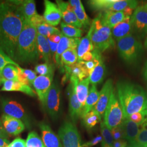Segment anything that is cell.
<instances>
[{
  "label": "cell",
  "instance_id": "obj_1",
  "mask_svg": "<svg viewBox=\"0 0 147 147\" xmlns=\"http://www.w3.org/2000/svg\"><path fill=\"white\" fill-rule=\"evenodd\" d=\"M25 20L19 5L11 1H0V47L13 60Z\"/></svg>",
  "mask_w": 147,
  "mask_h": 147
},
{
  "label": "cell",
  "instance_id": "obj_2",
  "mask_svg": "<svg viewBox=\"0 0 147 147\" xmlns=\"http://www.w3.org/2000/svg\"><path fill=\"white\" fill-rule=\"evenodd\" d=\"M117 96L124 118L147 110V94L141 86L127 81L117 84Z\"/></svg>",
  "mask_w": 147,
  "mask_h": 147
},
{
  "label": "cell",
  "instance_id": "obj_3",
  "mask_svg": "<svg viewBox=\"0 0 147 147\" xmlns=\"http://www.w3.org/2000/svg\"><path fill=\"white\" fill-rule=\"evenodd\" d=\"M37 34L36 27L25 20L18 39L15 60L22 63L37 61L39 57L37 49Z\"/></svg>",
  "mask_w": 147,
  "mask_h": 147
},
{
  "label": "cell",
  "instance_id": "obj_4",
  "mask_svg": "<svg viewBox=\"0 0 147 147\" xmlns=\"http://www.w3.org/2000/svg\"><path fill=\"white\" fill-rule=\"evenodd\" d=\"M92 29V42L94 50L102 53L115 47V40L111 28L102 24L100 14L94 18L90 25Z\"/></svg>",
  "mask_w": 147,
  "mask_h": 147
},
{
  "label": "cell",
  "instance_id": "obj_5",
  "mask_svg": "<svg viewBox=\"0 0 147 147\" xmlns=\"http://www.w3.org/2000/svg\"><path fill=\"white\" fill-rule=\"evenodd\" d=\"M117 47L121 58L130 64L136 62L143 51L142 43L132 34L118 40Z\"/></svg>",
  "mask_w": 147,
  "mask_h": 147
},
{
  "label": "cell",
  "instance_id": "obj_6",
  "mask_svg": "<svg viewBox=\"0 0 147 147\" xmlns=\"http://www.w3.org/2000/svg\"><path fill=\"white\" fill-rule=\"evenodd\" d=\"M104 123L110 130L120 125L124 118L120 102L113 90L104 115Z\"/></svg>",
  "mask_w": 147,
  "mask_h": 147
},
{
  "label": "cell",
  "instance_id": "obj_7",
  "mask_svg": "<svg viewBox=\"0 0 147 147\" xmlns=\"http://www.w3.org/2000/svg\"><path fill=\"white\" fill-rule=\"evenodd\" d=\"M92 9L95 11H123L126 7L136 9L138 2L135 0H91L87 2Z\"/></svg>",
  "mask_w": 147,
  "mask_h": 147
},
{
  "label": "cell",
  "instance_id": "obj_8",
  "mask_svg": "<svg viewBox=\"0 0 147 147\" xmlns=\"http://www.w3.org/2000/svg\"><path fill=\"white\" fill-rule=\"evenodd\" d=\"M58 136L63 147H83L80 133L72 121L63 123L58 130Z\"/></svg>",
  "mask_w": 147,
  "mask_h": 147
},
{
  "label": "cell",
  "instance_id": "obj_9",
  "mask_svg": "<svg viewBox=\"0 0 147 147\" xmlns=\"http://www.w3.org/2000/svg\"><path fill=\"white\" fill-rule=\"evenodd\" d=\"M51 119L57 120L61 113V94L59 86L57 82H53L47 94L45 107Z\"/></svg>",
  "mask_w": 147,
  "mask_h": 147
},
{
  "label": "cell",
  "instance_id": "obj_10",
  "mask_svg": "<svg viewBox=\"0 0 147 147\" xmlns=\"http://www.w3.org/2000/svg\"><path fill=\"white\" fill-rule=\"evenodd\" d=\"M1 104L4 114L22 121L27 129L31 127L30 118L20 103L9 99H2Z\"/></svg>",
  "mask_w": 147,
  "mask_h": 147
},
{
  "label": "cell",
  "instance_id": "obj_11",
  "mask_svg": "<svg viewBox=\"0 0 147 147\" xmlns=\"http://www.w3.org/2000/svg\"><path fill=\"white\" fill-rule=\"evenodd\" d=\"M132 33L138 38H143L147 35V11L142 5H139L131 16Z\"/></svg>",
  "mask_w": 147,
  "mask_h": 147
},
{
  "label": "cell",
  "instance_id": "obj_12",
  "mask_svg": "<svg viewBox=\"0 0 147 147\" xmlns=\"http://www.w3.org/2000/svg\"><path fill=\"white\" fill-rule=\"evenodd\" d=\"M70 83L68 87L69 96V112L71 121L75 124L81 117L83 108L80 102L76 93V86L79 82L78 79H70Z\"/></svg>",
  "mask_w": 147,
  "mask_h": 147
},
{
  "label": "cell",
  "instance_id": "obj_13",
  "mask_svg": "<svg viewBox=\"0 0 147 147\" xmlns=\"http://www.w3.org/2000/svg\"><path fill=\"white\" fill-rule=\"evenodd\" d=\"M53 75H39L32 84L38 99L44 108L45 107L47 94L53 84Z\"/></svg>",
  "mask_w": 147,
  "mask_h": 147
},
{
  "label": "cell",
  "instance_id": "obj_14",
  "mask_svg": "<svg viewBox=\"0 0 147 147\" xmlns=\"http://www.w3.org/2000/svg\"><path fill=\"white\" fill-rule=\"evenodd\" d=\"M113 90V81L111 79H108L99 92V100L93 109L99 115L101 118L104 117L105 110Z\"/></svg>",
  "mask_w": 147,
  "mask_h": 147
},
{
  "label": "cell",
  "instance_id": "obj_15",
  "mask_svg": "<svg viewBox=\"0 0 147 147\" xmlns=\"http://www.w3.org/2000/svg\"><path fill=\"white\" fill-rule=\"evenodd\" d=\"M56 2L61 11L64 22L81 29L83 26L78 20L74 13L73 7L68 2L57 0L56 1Z\"/></svg>",
  "mask_w": 147,
  "mask_h": 147
},
{
  "label": "cell",
  "instance_id": "obj_16",
  "mask_svg": "<svg viewBox=\"0 0 147 147\" xmlns=\"http://www.w3.org/2000/svg\"><path fill=\"white\" fill-rule=\"evenodd\" d=\"M1 120L5 131L9 136H17L25 129L26 126L24 123L16 118L3 114Z\"/></svg>",
  "mask_w": 147,
  "mask_h": 147
},
{
  "label": "cell",
  "instance_id": "obj_17",
  "mask_svg": "<svg viewBox=\"0 0 147 147\" xmlns=\"http://www.w3.org/2000/svg\"><path fill=\"white\" fill-rule=\"evenodd\" d=\"M38 126L41 131L42 139L45 147H63L59 137L53 131L49 124L44 121H41Z\"/></svg>",
  "mask_w": 147,
  "mask_h": 147
},
{
  "label": "cell",
  "instance_id": "obj_18",
  "mask_svg": "<svg viewBox=\"0 0 147 147\" xmlns=\"http://www.w3.org/2000/svg\"><path fill=\"white\" fill-rule=\"evenodd\" d=\"M45 10L43 17L49 25L55 27L60 23L62 18L61 11L57 5L49 0L44 1Z\"/></svg>",
  "mask_w": 147,
  "mask_h": 147
},
{
  "label": "cell",
  "instance_id": "obj_19",
  "mask_svg": "<svg viewBox=\"0 0 147 147\" xmlns=\"http://www.w3.org/2000/svg\"><path fill=\"white\" fill-rule=\"evenodd\" d=\"M64 70L65 73V81L68 79H75L81 81L89 77V73L83 61H78L70 66H64Z\"/></svg>",
  "mask_w": 147,
  "mask_h": 147
},
{
  "label": "cell",
  "instance_id": "obj_20",
  "mask_svg": "<svg viewBox=\"0 0 147 147\" xmlns=\"http://www.w3.org/2000/svg\"><path fill=\"white\" fill-rule=\"evenodd\" d=\"M81 38H70L62 35L60 42L58 44L57 50L56 53L54 61L56 65L61 69V57L63 53L69 49H77Z\"/></svg>",
  "mask_w": 147,
  "mask_h": 147
},
{
  "label": "cell",
  "instance_id": "obj_21",
  "mask_svg": "<svg viewBox=\"0 0 147 147\" xmlns=\"http://www.w3.org/2000/svg\"><path fill=\"white\" fill-rule=\"evenodd\" d=\"M124 132V140L131 146L136 139L138 133L141 130V126L127 118H124L121 123Z\"/></svg>",
  "mask_w": 147,
  "mask_h": 147
},
{
  "label": "cell",
  "instance_id": "obj_22",
  "mask_svg": "<svg viewBox=\"0 0 147 147\" xmlns=\"http://www.w3.org/2000/svg\"><path fill=\"white\" fill-rule=\"evenodd\" d=\"M2 92H20L31 97H34L36 93L31 87L20 81L7 80L5 79L2 87L0 90Z\"/></svg>",
  "mask_w": 147,
  "mask_h": 147
},
{
  "label": "cell",
  "instance_id": "obj_23",
  "mask_svg": "<svg viewBox=\"0 0 147 147\" xmlns=\"http://www.w3.org/2000/svg\"><path fill=\"white\" fill-rule=\"evenodd\" d=\"M99 14L102 24L111 29L123 21L125 18L123 11H106L100 12Z\"/></svg>",
  "mask_w": 147,
  "mask_h": 147
},
{
  "label": "cell",
  "instance_id": "obj_24",
  "mask_svg": "<svg viewBox=\"0 0 147 147\" xmlns=\"http://www.w3.org/2000/svg\"><path fill=\"white\" fill-rule=\"evenodd\" d=\"M112 36L117 41L132 33L131 16H126L123 21L111 29Z\"/></svg>",
  "mask_w": 147,
  "mask_h": 147
},
{
  "label": "cell",
  "instance_id": "obj_25",
  "mask_svg": "<svg viewBox=\"0 0 147 147\" xmlns=\"http://www.w3.org/2000/svg\"><path fill=\"white\" fill-rule=\"evenodd\" d=\"M69 4L73 7L75 14L80 22L84 28L89 26L90 24V19L87 15L84 7L80 0H70Z\"/></svg>",
  "mask_w": 147,
  "mask_h": 147
},
{
  "label": "cell",
  "instance_id": "obj_26",
  "mask_svg": "<svg viewBox=\"0 0 147 147\" xmlns=\"http://www.w3.org/2000/svg\"><path fill=\"white\" fill-rule=\"evenodd\" d=\"M92 29L89 27V30L87 34L81 38L78 47L77 48V53L78 56V61H80L83 56L86 53L92 52L94 50V47L92 42Z\"/></svg>",
  "mask_w": 147,
  "mask_h": 147
},
{
  "label": "cell",
  "instance_id": "obj_27",
  "mask_svg": "<svg viewBox=\"0 0 147 147\" xmlns=\"http://www.w3.org/2000/svg\"><path fill=\"white\" fill-rule=\"evenodd\" d=\"M15 5L19 6L22 14L25 20L27 21H28L33 16L38 14L36 10V3L33 0L16 1Z\"/></svg>",
  "mask_w": 147,
  "mask_h": 147
},
{
  "label": "cell",
  "instance_id": "obj_28",
  "mask_svg": "<svg viewBox=\"0 0 147 147\" xmlns=\"http://www.w3.org/2000/svg\"><path fill=\"white\" fill-rule=\"evenodd\" d=\"M37 41V49L39 56H40L45 63H50L51 55L47 38L38 33Z\"/></svg>",
  "mask_w": 147,
  "mask_h": 147
},
{
  "label": "cell",
  "instance_id": "obj_29",
  "mask_svg": "<svg viewBox=\"0 0 147 147\" xmlns=\"http://www.w3.org/2000/svg\"><path fill=\"white\" fill-rule=\"evenodd\" d=\"M99 98V92L98 90L95 85H92L89 89V93L84 104L81 117L94 109L95 106L98 101Z\"/></svg>",
  "mask_w": 147,
  "mask_h": 147
},
{
  "label": "cell",
  "instance_id": "obj_30",
  "mask_svg": "<svg viewBox=\"0 0 147 147\" xmlns=\"http://www.w3.org/2000/svg\"><path fill=\"white\" fill-rule=\"evenodd\" d=\"M89 78L79 81L76 86V93L80 102L84 109V104L89 93Z\"/></svg>",
  "mask_w": 147,
  "mask_h": 147
},
{
  "label": "cell",
  "instance_id": "obj_31",
  "mask_svg": "<svg viewBox=\"0 0 147 147\" xmlns=\"http://www.w3.org/2000/svg\"><path fill=\"white\" fill-rule=\"evenodd\" d=\"M77 49H69L63 53L61 57V70H64V66H70L78 62Z\"/></svg>",
  "mask_w": 147,
  "mask_h": 147
},
{
  "label": "cell",
  "instance_id": "obj_32",
  "mask_svg": "<svg viewBox=\"0 0 147 147\" xmlns=\"http://www.w3.org/2000/svg\"><path fill=\"white\" fill-rule=\"evenodd\" d=\"M105 74V65L102 58H101L99 63L95 67L93 72L89 76L90 84L92 85L100 84L104 80Z\"/></svg>",
  "mask_w": 147,
  "mask_h": 147
},
{
  "label": "cell",
  "instance_id": "obj_33",
  "mask_svg": "<svg viewBox=\"0 0 147 147\" xmlns=\"http://www.w3.org/2000/svg\"><path fill=\"white\" fill-rule=\"evenodd\" d=\"M83 125L87 130L93 129L96 124L101 121L99 115L93 109L82 117Z\"/></svg>",
  "mask_w": 147,
  "mask_h": 147
},
{
  "label": "cell",
  "instance_id": "obj_34",
  "mask_svg": "<svg viewBox=\"0 0 147 147\" xmlns=\"http://www.w3.org/2000/svg\"><path fill=\"white\" fill-rule=\"evenodd\" d=\"M62 34L63 36L70 38H81L82 36V30L76 27L65 24L62 22L61 24Z\"/></svg>",
  "mask_w": 147,
  "mask_h": 147
},
{
  "label": "cell",
  "instance_id": "obj_35",
  "mask_svg": "<svg viewBox=\"0 0 147 147\" xmlns=\"http://www.w3.org/2000/svg\"><path fill=\"white\" fill-rule=\"evenodd\" d=\"M100 131L102 137V147H113L115 141L111 131L105 125L103 121L100 122Z\"/></svg>",
  "mask_w": 147,
  "mask_h": 147
},
{
  "label": "cell",
  "instance_id": "obj_36",
  "mask_svg": "<svg viewBox=\"0 0 147 147\" xmlns=\"http://www.w3.org/2000/svg\"><path fill=\"white\" fill-rule=\"evenodd\" d=\"M36 28L38 34L46 38H49L54 34H60L62 33L58 28L49 25L46 22L39 25Z\"/></svg>",
  "mask_w": 147,
  "mask_h": 147
},
{
  "label": "cell",
  "instance_id": "obj_37",
  "mask_svg": "<svg viewBox=\"0 0 147 147\" xmlns=\"http://www.w3.org/2000/svg\"><path fill=\"white\" fill-rule=\"evenodd\" d=\"M2 74L3 79L5 80L19 81L18 68L14 65L9 64L5 66L2 70Z\"/></svg>",
  "mask_w": 147,
  "mask_h": 147
},
{
  "label": "cell",
  "instance_id": "obj_38",
  "mask_svg": "<svg viewBox=\"0 0 147 147\" xmlns=\"http://www.w3.org/2000/svg\"><path fill=\"white\" fill-rule=\"evenodd\" d=\"M26 147H45L42 138L36 131L30 132L27 138Z\"/></svg>",
  "mask_w": 147,
  "mask_h": 147
},
{
  "label": "cell",
  "instance_id": "obj_39",
  "mask_svg": "<svg viewBox=\"0 0 147 147\" xmlns=\"http://www.w3.org/2000/svg\"><path fill=\"white\" fill-rule=\"evenodd\" d=\"M55 65L51 63H42L38 64L35 67V71L37 73L42 76L53 75L55 71Z\"/></svg>",
  "mask_w": 147,
  "mask_h": 147
},
{
  "label": "cell",
  "instance_id": "obj_40",
  "mask_svg": "<svg viewBox=\"0 0 147 147\" xmlns=\"http://www.w3.org/2000/svg\"><path fill=\"white\" fill-rule=\"evenodd\" d=\"M147 147V126L141 129L134 143L131 146L128 147Z\"/></svg>",
  "mask_w": 147,
  "mask_h": 147
},
{
  "label": "cell",
  "instance_id": "obj_41",
  "mask_svg": "<svg viewBox=\"0 0 147 147\" xmlns=\"http://www.w3.org/2000/svg\"><path fill=\"white\" fill-rule=\"evenodd\" d=\"M11 64L16 67H20L19 64L14 61L0 47V69L2 70L7 65Z\"/></svg>",
  "mask_w": 147,
  "mask_h": 147
},
{
  "label": "cell",
  "instance_id": "obj_42",
  "mask_svg": "<svg viewBox=\"0 0 147 147\" xmlns=\"http://www.w3.org/2000/svg\"><path fill=\"white\" fill-rule=\"evenodd\" d=\"M18 68L19 69V71L24 75L25 78L28 80L30 84H32L33 81L37 78L36 73L30 69L22 68L20 67H19Z\"/></svg>",
  "mask_w": 147,
  "mask_h": 147
},
{
  "label": "cell",
  "instance_id": "obj_43",
  "mask_svg": "<svg viewBox=\"0 0 147 147\" xmlns=\"http://www.w3.org/2000/svg\"><path fill=\"white\" fill-rule=\"evenodd\" d=\"M111 131L115 141L120 140H124V132L121 126V124L120 125L115 127Z\"/></svg>",
  "mask_w": 147,
  "mask_h": 147
},
{
  "label": "cell",
  "instance_id": "obj_44",
  "mask_svg": "<svg viewBox=\"0 0 147 147\" xmlns=\"http://www.w3.org/2000/svg\"><path fill=\"white\" fill-rule=\"evenodd\" d=\"M28 21L30 22V23H31L32 25H33L36 27L38 26L39 25L42 24L43 22H45L43 16H40L39 14H37V15L33 16Z\"/></svg>",
  "mask_w": 147,
  "mask_h": 147
},
{
  "label": "cell",
  "instance_id": "obj_45",
  "mask_svg": "<svg viewBox=\"0 0 147 147\" xmlns=\"http://www.w3.org/2000/svg\"><path fill=\"white\" fill-rule=\"evenodd\" d=\"M102 137L101 136V135H98V136L94 137V138L92 139L90 141L85 142L84 143H82V147H93L100 142H102Z\"/></svg>",
  "mask_w": 147,
  "mask_h": 147
},
{
  "label": "cell",
  "instance_id": "obj_46",
  "mask_svg": "<svg viewBox=\"0 0 147 147\" xmlns=\"http://www.w3.org/2000/svg\"><path fill=\"white\" fill-rule=\"evenodd\" d=\"M8 147H26V141L20 137L16 138L9 143Z\"/></svg>",
  "mask_w": 147,
  "mask_h": 147
},
{
  "label": "cell",
  "instance_id": "obj_47",
  "mask_svg": "<svg viewBox=\"0 0 147 147\" xmlns=\"http://www.w3.org/2000/svg\"><path fill=\"white\" fill-rule=\"evenodd\" d=\"M47 40L49 44V47H50V49L51 58H53V59L54 60L55 56L57 50L58 44V43L53 42L49 38H47Z\"/></svg>",
  "mask_w": 147,
  "mask_h": 147
},
{
  "label": "cell",
  "instance_id": "obj_48",
  "mask_svg": "<svg viewBox=\"0 0 147 147\" xmlns=\"http://www.w3.org/2000/svg\"><path fill=\"white\" fill-rule=\"evenodd\" d=\"M129 144L125 140H120L114 141L113 147H128Z\"/></svg>",
  "mask_w": 147,
  "mask_h": 147
},
{
  "label": "cell",
  "instance_id": "obj_49",
  "mask_svg": "<svg viewBox=\"0 0 147 147\" xmlns=\"http://www.w3.org/2000/svg\"><path fill=\"white\" fill-rule=\"evenodd\" d=\"M94 58V53L92 52H88L86 53L83 57L81 58L80 61H84V62H88L92 61Z\"/></svg>",
  "mask_w": 147,
  "mask_h": 147
},
{
  "label": "cell",
  "instance_id": "obj_50",
  "mask_svg": "<svg viewBox=\"0 0 147 147\" xmlns=\"http://www.w3.org/2000/svg\"><path fill=\"white\" fill-rule=\"evenodd\" d=\"M9 136L8 135V134L5 131V129L3 126L2 121H1V120L0 119V137L7 139V138H8Z\"/></svg>",
  "mask_w": 147,
  "mask_h": 147
},
{
  "label": "cell",
  "instance_id": "obj_51",
  "mask_svg": "<svg viewBox=\"0 0 147 147\" xmlns=\"http://www.w3.org/2000/svg\"><path fill=\"white\" fill-rule=\"evenodd\" d=\"M62 34H54L51 36L49 37V38L53 42H56V43H59L60 42V40L61 39Z\"/></svg>",
  "mask_w": 147,
  "mask_h": 147
},
{
  "label": "cell",
  "instance_id": "obj_52",
  "mask_svg": "<svg viewBox=\"0 0 147 147\" xmlns=\"http://www.w3.org/2000/svg\"><path fill=\"white\" fill-rule=\"evenodd\" d=\"M9 143V140L7 139L0 137V147H8Z\"/></svg>",
  "mask_w": 147,
  "mask_h": 147
},
{
  "label": "cell",
  "instance_id": "obj_53",
  "mask_svg": "<svg viewBox=\"0 0 147 147\" xmlns=\"http://www.w3.org/2000/svg\"><path fill=\"white\" fill-rule=\"evenodd\" d=\"M143 73L144 78L147 81V61L145 63V64H144V68H143Z\"/></svg>",
  "mask_w": 147,
  "mask_h": 147
},
{
  "label": "cell",
  "instance_id": "obj_54",
  "mask_svg": "<svg viewBox=\"0 0 147 147\" xmlns=\"http://www.w3.org/2000/svg\"><path fill=\"white\" fill-rule=\"evenodd\" d=\"M4 80H5V79H3V78L2 76V70L0 69V81L3 82Z\"/></svg>",
  "mask_w": 147,
  "mask_h": 147
},
{
  "label": "cell",
  "instance_id": "obj_55",
  "mask_svg": "<svg viewBox=\"0 0 147 147\" xmlns=\"http://www.w3.org/2000/svg\"><path fill=\"white\" fill-rule=\"evenodd\" d=\"M144 47H146V49H147V35L146 37L145 40H144Z\"/></svg>",
  "mask_w": 147,
  "mask_h": 147
},
{
  "label": "cell",
  "instance_id": "obj_56",
  "mask_svg": "<svg viewBox=\"0 0 147 147\" xmlns=\"http://www.w3.org/2000/svg\"><path fill=\"white\" fill-rule=\"evenodd\" d=\"M142 6L144 8V9H146L147 11V2H146Z\"/></svg>",
  "mask_w": 147,
  "mask_h": 147
},
{
  "label": "cell",
  "instance_id": "obj_57",
  "mask_svg": "<svg viewBox=\"0 0 147 147\" xmlns=\"http://www.w3.org/2000/svg\"><path fill=\"white\" fill-rule=\"evenodd\" d=\"M3 84V82L2 81H0V86L1 85V84Z\"/></svg>",
  "mask_w": 147,
  "mask_h": 147
},
{
  "label": "cell",
  "instance_id": "obj_58",
  "mask_svg": "<svg viewBox=\"0 0 147 147\" xmlns=\"http://www.w3.org/2000/svg\"></svg>",
  "mask_w": 147,
  "mask_h": 147
}]
</instances>
